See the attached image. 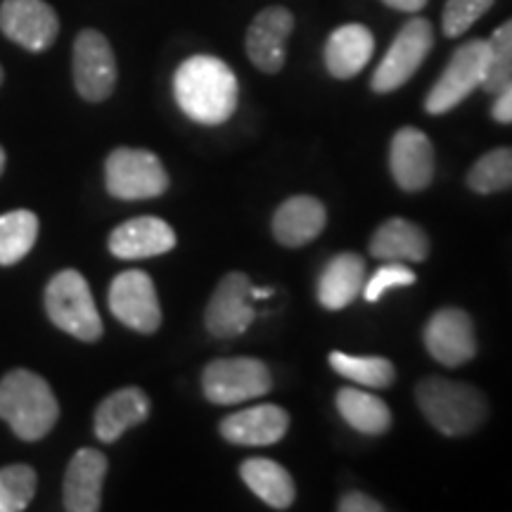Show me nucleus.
<instances>
[{
  "label": "nucleus",
  "instance_id": "5701e85b",
  "mask_svg": "<svg viewBox=\"0 0 512 512\" xmlns=\"http://www.w3.org/2000/svg\"><path fill=\"white\" fill-rule=\"evenodd\" d=\"M375 38L363 24H344L325 43V67L335 79H351L370 62Z\"/></svg>",
  "mask_w": 512,
  "mask_h": 512
},
{
  "label": "nucleus",
  "instance_id": "f704fd0d",
  "mask_svg": "<svg viewBox=\"0 0 512 512\" xmlns=\"http://www.w3.org/2000/svg\"><path fill=\"white\" fill-rule=\"evenodd\" d=\"M389 8L401 10V12H418L427 5V0H382Z\"/></svg>",
  "mask_w": 512,
  "mask_h": 512
},
{
  "label": "nucleus",
  "instance_id": "c9c22d12",
  "mask_svg": "<svg viewBox=\"0 0 512 512\" xmlns=\"http://www.w3.org/2000/svg\"><path fill=\"white\" fill-rule=\"evenodd\" d=\"M273 294L271 287H254L252 285V299H268Z\"/></svg>",
  "mask_w": 512,
  "mask_h": 512
},
{
  "label": "nucleus",
  "instance_id": "aec40b11",
  "mask_svg": "<svg viewBox=\"0 0 512 512\" xmlns=\"http://www.w3.org/2000/svg\"><path fill=\"white\" fill-rule=\"evenodd\" d=\"M150 399L143 389L124 387L100 403L93 418V432L102 444H114L131 427L150 418Z\"/></svg>",
  "mask_w": 512,
  "mask_h": 512
},
{
  "label": "nucleus",
  "instance_id": "bb28decb",
  "mask_svg": "<svg viewBox=\"0 0 512 512\" xmlns=\"http://www.w3.org/2000/svg\"><path fill=\"white\" fill-rule=\"evenodd\" d=\"M330 366L337 375L370 389H387L396 380V368L382 356H351L347 351H332Z\"/></svg>",
  "mask_w": 512,
  "mask_h": 512
},
{
  "label": "nucleus",
  "instance_id": "dca6fc26",
  "mask_svg": "<svg viewBox=\"0 0 512 512\" xmlns=\"http://www.w3.org/2000/svg\"><path fill=\"white\" fill-rule=\"evenodd\" d=\"M107 475V456L98 448H81L69 460L62 484V503L67 512H98L102 508V484Z\"/></svg>",
  "mask_w": 512,
  "mask_h": 512
},
{
  "label": "nucleus",
  "instance_id": "7c9ffc66",
  "mask_svg": "<svg viewBox=\"0 0 512 512\" xmlns=\"http://www.w3.org/2000/svg\"><path fill=\"white\" fill-rule=\"evenodd\" d=\"M494 0H448L441 17V27L448 38L463 36L479 17L491 10Z\"/></svg>",
  "mask_w": 512,
  "mask_h": 512
},
{
  "label": "nucleus",
  "instance_id": "412c9836",
  "mask_svg": "<svg viewBox=\"0 0 512 512\" xmlns=\"http://www.w3.org/2000/svg\"><path fill=\"white\" fill-rule=\"evenodd\" d=\"M366 285V261L354 252L332 256L318 278V302L328 311H342Z\"/></svg>",
  "mask_w": 512,
  "mask_h": 512
},
{
  "label": "nucleus",
  "instance_id": "e433bc0d",
  "mask_svg": "<svg viewBox=\"0 0 512 512\" xmlns=\"http://www.w3.org/2000/svg\"><path fill=\"white\" fill-rule=\"evenodd\" d=\"M3 171H5V150L0 147V176H3Z\"/></svg>",
  "mask_w": 512,
  "mask_h": 512
},
{
  "label": "nucleus",
  "instance_id": "a878e982",
  "mask_svg": "<svg viewBox=\"0 0 512 512\" xmlns=\"http://www.w3.org/2000/svg\"><path fill=\"white\" fill-rule=\"evenodd\" d=\"M38 216L29 209H15L0 216V266L22 261L38 240Z\"/></svg>",
  "mask_w": 512,
  "mask_h": 512
},
{
  "label": "nucleus",
  "instance_id": "423d86ee",
  "mask_svg": "<svg viewBox=\"0 0 512 512\" xmlns=\"http://www.w3.org/2000/svg\"><path fill=\"white\" fill-rule=\"evenodd\" d=\"M271 389L273 375L259 358H216L202 373V392L216 406H238L259 399Z\"/></svg>",
  "mask_w": 512,
  "mask_h": 512
},
{
  "label": "nucleus",
  "instance_id": "b1692460",
  "mask_svg": "<svg viewBox=\"0 0 512 512\" xmlns=\"http://www.w3.org/2000/svg\"><path fill=\"white\" fill-rule=\"evenodd\" d=\"M240 477L249 486V491L273 510H287L297 496L290 472L271 458L245 460L240 465Z\"/></svg>",
  "mask_w": 512,
  "mask_h": 512
},
{
  "label": "nucleus",
  "instance_id": "f257e3e1",
  "mask_svg": "<svg viewBox=\"0 0 512 512\" xmlns=\"http://www.w3.org/2000/svg\"><path fill=\"white\" fill-rule=\"evenodd\" d=\"M174 98L195 124L221 126L238 110V79L219 57H188L174 74Z\"/></svg>",
  "mask_w": 512,
  "mask_h": 512
},
{
  "label": "nucleus",
  "instance_id": "c756f323",
  "mask_svg": "<svg viewBox=\"0 0 512 512\" xmlns=\"http://www.w3.org/2000/svg\"><path fill=\"white\" fill-rule=\"evenodd\" d=\"M486 43H489V69L482 88L486 93L498 95L512 83V19L498 27Z\"/></svg>",
  "mask_w": 512,
  "mask_h": 512
},
{
  "label": "nucleus",
  "instance_id": "f8f14e48",
  "mask_svg": "<svg viewBox=\"0 0 512 512\" xmlns=\"http://www.w3.org/2000/svg\"><path fill=\"white\" fill-rule=\"evenodd\" d=\"M249 302H252V280L240 271L226 273L211 294L204 311V325L219 339L240 337L254 323V309Z\"/></svg>",
  "mask_w": 512,
  "mask_h": 512
},
{
  "label": "nucleus",
  "instance_id": "20e7f679",
  "mask_svg": "<svg viewBox=\"0 0 512 512\" xmlns=\"http://www.w3.org/2000/svg\"><path fill=\"white\" fill-rule=\"evenodd\" d=\"M48 318L55 328L72 335L81 342H98L102 337V318L95 306L91 285L74 268L55 273L43 294Z\"/></svg>",
  "mask_w": 512,
  "mask_h": 512
},
{
  "label": "nucleus",
  "instance_id": "0eeeda50",
  "mask_svg": "<svg viewBox=\"0 0 512 512\" xmlns=\"http://www.w3.org/2000/svg\"><path fill=\"white\" fill-rule=\"evenodd\" d=\"M489 69V43L467 41L448 60L444 74L434 83L432 91L425 98V110L434 114H446L458 107L467 95L479 88L486 79Z\"/></svg>",
  "mask_w": 512,
  "mask_h": 512
},
{
  "label": "nucleus",
  "instance_id": "7ed1b4c3",
  "mask_svg": "<svg viewBox=\"0 0 512 512\" xmlns=\"http://www.w3.org/2000/svg\"><path fill=\"white\" fill-rule=\"evenodd\" d=\"M415 401L427 422L446 437L477 432L489 415V403L477 387L446 377H425L418 382Z\"/></svg>",
  "mask_w": 512,
  "mask_h": 512
},
{
  "label": "nucleus",
  "instance_id": "ddd939ff",
  "mask_svg": "<svg viewBox=\"0 0 512 512\" xmlns=\"http://www.w3.org/2000/svg\"><path fill=\"white\" fill-rule=\"evenodd\" d=\"M422 339H425V347L434 361L446 368L465 366L477 356L475 323L463 309L448 306V309L432 313Z\"/></svg>",
  "mask_w": 512,
  "mask_h": 512
},
{
  "label": "nucleus",
  "instance_id": "473e14b6",
  "mask_svg": "<svg viewBox=\"0 0 512 512\" xmlns=\"http://www.w3.org/2000/svg\"><path fill=\"white\" fill-rule=\"evenodd\" d=\"M339 512H382L384 505L377 503L375 498L363 494V491H349L339 498L337 503Z\"/></svg>",
  "mask_w": 512,
  "mask_h": 512
},
{
  "label": "nucleus",
  "instance_id": "393cba45",
  "mask_svg": "<svg viewBox=\"0 0 512 512\" xmlns=\"http://www.w3.org/2000/svg\"><path fill=\"white\" fill-rule=\"evenodd\" d=\"M337 411L349 427L370 437H380L392 427V411L387 403L363 389H339Z\"/></svg>",
  "mask_w": 512,
  "mask_h": 512
},
{
  "label": "nucleus",
  "instance_id": "72a5a7b5",
  "mask_svg": "<svg viewBox=\"0 0 512 512\" xmlns=\"http://www.w3.org/2000/svg\"><path fill=\"white\" fill-rule=\"evenodd\" d=\"M491 117H494L498 124H512V83H508V86L496 95Z\"/></svg>",
  "mask_w": 512,
  "mask_h": 512
},
{
  "label": "nucleus",
  "instance_id": "9b49d317",
  "mask_svg": "<svg viewBox=\"0 0 512 512\" xmlns=\"http://www.w3.org/2000/svg\"><path fill=\"white\" fill-rule=\"evenodd\" d=\"M0 31L29 53H43L60 34V19L46 0H3Z\"/></svg>",
  "mask_w": 512,
  "mask_h": 512
},
{
  "label": "nucleus",
  "instance_id": "1a4fd4ad",
  "mask_svg": "<svg viewBox=\"0 0 512 512\" xmlns=\"http://www.w3.org/2000/svg\"><path fill=\"white\" fill-rule=\"evenodd\" d=\"M74 86L83 100L102 102L117 86V60L105 36L95 29H83L72 50Z\"/></svg>",
  "mask_w": 512,
  "mask_h": 512
},
{
  "label": "nucleus",
  "instance_id": "2eb2a0df",
  "mask_svg": "<svg viewBox=\"0 0 512 512\" xmlns=\"http://www.w3.org/2000/svg\"><path fill=\"white\" fill-rule=\"evenodd\" d=\"M389 169L396 185L406 192H420L434 178V147L420 128L406 126L396 131L389 147Z\"/></svg>",
  "mask_w": 512,
  "mask_h": 512
},
{
  "label": "nucleus",
  "instance_id": "f03ea898",
  "mask_svg": "<svg viewBox=\"0 0 512 512\" xmlns=\"http://www.w3.org/2000/svg\"><path fill=\"white\" fill-rule=\"evenodd\" d=\"M60 403L50 384L27 368H15L0 380V420L22 441H41L57 425Z\"/></svg>",
  "mask_w": 512,
  "mask_h": 512
},
{
  "label": "nucleus",
  "instance_id": "a211bd4d",
  "mask_svg": "<svg viewBox=\"0 0 512 512\" xmlns=\"http://www.w3.org/2000/svg\"><path fill=\"white\" fill-rule=\"evenodd\" d=\"M290 427V415L275 403L245 408L221 420V437L235 446H271L278 444Z\"/></svg>",
  "mask_w": 512,
  "mask_h": 512
},
{
  "label": "nucleus",
  "instance_id": "c85d7f7f",
  "mask_svg": "<svg viewBox=\"0 0 512 512\" xmlns=\"http://www.w3.org/2000/svg\"><path fill=\"white\" fill-rule=\"evenodd\" d=\"M38 477L34 467L17 463L0 467V512H22L36 496Z\"/></svg>",
  "mask_w": 512,
  "mask_h": 512
},
{
  "label": "nucleus",
  "instance_id": "39448f33",
  "mask_svg": "<svg viewBox=\"0 0 512 512\" xmlns=\"http://www.w3.org/2000/svg\"><path fill=\"white\" fill-rule=\"evenodd\" d=\"M105 185L117 200H152L169 190V174L155 152L117 147L105 162Z\"/></svg>",
  "mask_w": 512,
  "mask_h": 512
},
{
  "label": "nucleus",
  "instance_id": "4c0bfd02",
  "mask_svg": "<svg viewBox=\"0 0 512 512\" xmlns=\"http://www.w3.org/2000/svg\"><path fill=\"white\" fill-rule=\"evenodd\" d=\"M0 83H3V69H0Z\"/></svg>",
  "mask_w": 512,
  "mask_h": 512
},
{
  "label": "nucleus",
  "instance_id": "9d476101",
  "mask_svg": "<svg viewBox=\"0 0 512 512\" xmlns=\"http://www.w3.org/2000/svg\"><path fill=\"white\" fill-rule=\"evenodd\" d=\"M112 316L126 328L152 335L162 325V306H159L157 287L145 271H124L112 280L107 294Z\"/></svg>",
  "mask_w": 512,
  "mask_h": 512
},
{
  "label": "nucleus",
  "instance_id": "6ab92c4d",
  "mask_svg": "<svg viewBox=\"0 0 512 512\" xmlns=\"http://www.w3.org/2000/svg\"><path fill=\"white\" fill-rule=\"evenodd\" d=\"M328 211L311 195H294L275 209L273 235L283 247H304L323 233Z\"/></svg>",
  "mask_w": 512,
  "mask_h": 512
},
{
  "label": "nucleus",
  "instance_id": "f3484780",
  "mask_svg": "<svg viewBox=\"0 0 512 512\" xmlns=\"http://www.w3.org/2000/svg\"><path fill=\"white\" fill-rule=\"evenodd\" d=\"M107 247L117 259L124 261L150 259L171 252L176 247V233L157 216H136L112 230Z\"/></svg>",
  "mask_w": 512,
  "mask_h": 512
},
{
  "label": "nucleus",
  "instance_id": "6e6552de",
  "mask_svg": "<svg viewBox=\"0 0 512 512\" xmlns=\"http://www.w3.org/2000/svg\"><path fill=\"white\" fill-rule=\"evenodd\" d=\"M434 43L432 24L425 17H413L411 22L403 24V29L396 34L394 43L389 46L387 55L382 57L380 67L375 69L373 86L375 93H392L401 88L403 83L411 81V76L418 72V67L430 55Z\"/></svg>",
  "mask_w": 512,
  "mask_h": 512
},
{
  "label": "nucleus",
  "instance_id": "4be33fe9",
  "mask_svg": "<svg viewBox=\"0 0 512 512\" xmlns=\"http://www.w3.org/2000/svg\"><path fill=\"white\" fill-rule=\"evenodd\" d=\"M370 254L382 261L422 264L430 254V238L408 219H389L370 238Z\"/></svg>",
  "mask_w": 512,
  "mask_h": 512
},
{
  "label": "nucleus",
  "instance_id": "cd10ccee",
  "mask_svg": "<svg viewBox=\"0 0 512 512\" xmlns=\"http://www.w3.org/2000/svg\"><path fill=\"white\" fill-rule=\"evenodd\" d=\"M467 185L479 195L512 188V147H496L472 164Z\"/></svg>",
  "mask_w": 512,
  "mask_h": 512
},
{
  "label": "nucleus",
  "instance_id": "2f4dec72",
  "mask_svg": "<svg viewBox=\"0 0 512 512\" xmlns=\"http://www.w3.org/2000/svg\"><path fill=\"white\" fill-rule=\"evenodd\" d=\"M413 283H415V273L411 268L401 264V261H387V264L377 268L373 278L363 285V297H366V302L375 304L377 299H382L384 294L394 290V287H408Z\"/></svg>",
  "mask_w": 512,
  "mask_h": 512
},
{
  "label": "nucleus",
  "instance_id": "4468645a",
  "mask_svg": "<svg viewBox=\"0 0 512 512\" xmlns=\"http://www.w3.org/2000/svg\"><path fill=\"white\" fill-rule=\"evenodd\" d=\"M294 29V17L287 8L271 5L261 10L249 24L245 48L259 72L278 74L285 67V41Z\"/></svg>",
  "mask_w": 512,
  "mask_h": 512
}]
</instances>
